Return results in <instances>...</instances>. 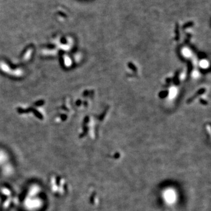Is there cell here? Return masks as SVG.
<instances>
[{"label": "cell", "mask_w": 211, "mask_h": 211, "mask_svg": "<svg viewBox=\"0 0 211 211\" xmlns=\"http://www.w3.org/2000/svg\"><path fill=\"white\" fill-rule=\"evenodd\" d=\"M177 92H178L177 89L175 87H171L169 89V99H174L175 97L177 95Z\"/></svg>", "instance_id": "6da1fadb"}, {"label": "cell", "mask_w": 211, "mask_h": 211, "mask_svg": "<svg viewBox=\"0 0 211 211\" xmlns=\"http://www.w3.org/2000/svg\"><path fill=\"white\" fill-rule=\"evenodd\" d=\"M182 54L185 57H187V58H189L192 55L191 51H190L188 48H185L183 49Z\"/></svg>", "instance_id": "7a4b0ae2"}, {"label": "cell", "mask_w": 211, "mask_h": 211, "mask_svg": "<svg viewBox=\"0 0 211 211\" xmlns=\"http://www.w3.org/2000/svg\"><path fill=\"white\" fill-rule=\"evenodd\" d=\"M174 194L173 192H167L166 194V199L169 202L173 201V200L174 199Z\"/></svg>", "instance_id": "3957f363"}, {"label": "cell", "mask_w": 211, "mask_h": 211, "mask_svg": "<svg viewBox=\"0 0 211 211\" xmlns=\"http://www.w3.org/2000/svg\"><path fill=\"white\" fill-rule=\"evenodd\" d=\"M199 65L200 66L202 67V68H204V69H206L207 68L208 66H209V63L207 60H202L199 63Z\"/></svg>", "instance_id": "277c9868"}, {"label": "cell", "mask_w": 211, "mask_h": 211, "mask_svg": "<svg viewBox=\"0 0 211 211\" xmlns=\"http://www.w3.org/2000/svg\"><path fill=\"white\" fill-rule=\"evenodd\" d=\"M198 76H199V73H198L197 71H194V72H193V73H192V76H193L194 78H197L198 77Z\"/></svg>", "instance_id": "5b68a950"}]
</instances>
